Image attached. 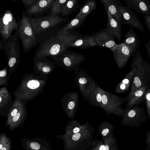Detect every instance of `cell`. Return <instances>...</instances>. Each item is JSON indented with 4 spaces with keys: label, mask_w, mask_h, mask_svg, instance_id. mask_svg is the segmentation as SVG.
I'll list each match as a JSON object with an SVG mask.
<instances>
[{
    "label": "cell",
    "mask_w": 150,
    "mask_h": 150,
    "mask_svg": "<svg viewBox=\"0 0 150 150\" xmlns=\"http://www.w3.org/2000/svg\"><path fill=\"white\" fill-rule=\"evenodd\" d=\"M147 87L144 86L129 92L127 96L128 100L126 105L127 107L139 104L144 101V94Z\"/></svg>",
    "instance_id": "cell-22"
},
{
    "label": "cell",
    "mask_w": 150,
    "mask_h": 150,
    "mask_svg": "<svg viewBox=\"0 0 150 150\" xmlns=\"http://www.w3.org/2000/svg\"><path fill=\"white\" fill-rule=\"evenodd\" d=\"M79 8L78 0H67L62 6L60 13L64 17L73 13Z\"/></svg>",
    "instance_id": "cell-27"
},
{
    "label": "cell",
    "mask_w": 150,
    "mask_h": 150,
    "mask_svg": "<svg viewBox=\"0 0 150 150\" xmlns=\"http://www.w3.org/2000/svg\"><path fill=\"white\" fill-rule=\"evenodd\" d=\"M131 67L132 68L131 71L126 74L123 79L116 86L115 89V91L116 93H123L127 92L129 88L137 67L134 57Z\"/></svg>",
    "instance_id": "cell-15"
},
{
    "label": "cell",
    "mask_w": 150,
    "mask_h": 150,
    "mask_svg": "<svg viewBox=\"0 0 150 150\" xmlns=\"http://www.w3.org/2000/svg\"><path fill=\"white\" fill-rule=\"evenodd\" d=\"M30 147L32 149L34 150H38L40 148V145L36 142H32L31 143L30 145Z\"/></svg>",
    "instance_id": "cell-40"
},
{
    "label": "cell",
    "mask_w": 150,
    "mask_h": 150,
    "mask_svg": "<svg viewBox=\"0 0 150 150\" xmlns=\"http://www.w3.org/2000/svg\"><path fill=\"white\" fill-rule=\"evenodd\" d=\"M18 26L12 13L9 10H6L0 16V35L2 39H8L14 30H17Z\"/></svg>",
    "instance_id": "cell-10"
},
{
    "label": "cell",
    "mask_w": 150,
    "mask_h": 150,
    "mask_svg": "<svg viewBox=\"0 0 150 150\" xmlns=\"http://www.w3.org/2000/svg\"><path fill=\"white\" fill-rule=\"evenodd\" d=\"M81 136V134L77 133L74 134L72 136V139L74 141L80 139Z\"/></svg>",
    "instance_id": "cell-42"
},
{
    "label": "cell",
    "mask_w": 150,
    "mask_h": 150,
    "mask_svg": "<svg viewBox=\"0 0 150 150\" xmlns=\"http://www.w3.org/2000/svg\"><path fill=\"white\" fill-rule=\"evenodd\" d=\"M54 0H38L30 6L27 11L29 14H39L45 12L51 8Z\"/></svg>",
    "instance_id": "cell-21"
},
{
    "label": "cell",
    "mask_w": 150,
    "mask_h": 150,
    "mask_svg": "<svg viewBox=\"0 0 150 150\" xmlns=\"http://www.w3.org/2000/svg\"><path fill=\"white\" fill-rule=\"evenodd\" d=\"M68 49L64 42L52 37L47 40L38 48L34 56L41 58L55 55Z\"/></svg>",
    "instance_id": "cell-8"
},
{
    "label": "cell",
    "mask_w": 150,
    "mask_h": 150,
    "mask_svg": "<svg viewBox=\"0 0 150 150\" xmlns=\"http://www.w3.org/2000/svg\"><path fill=\"white\" fill-rule=\"evenodd\" d=\"M110 49L112 52L114 60L119 69H121L124 67L131 55L123 42L116 44Z\"/></svg>",
    "instance_id": "cell-13"
},
{
    "label": "cell",
    "mask_w": 150,
    "mask_h": 150,
    "mask_svg": "<svg viewBox=\"0 0 150 150\" xmlns=\"http://www.w3.org/2000/svg\"><path fill=\"white\" fill-rule=\"evenodd\" d=\"M122 116L121 124L131 127H141L148 118L144 107L139 104L127 107Z\"/></svg>",
    "instance_id": "cell-7"
},
{
    "label": "cell",
    "mask_w": 150,
    "mask_h": 150,
    "mask_svg": "<svg viewBox=\"0 0 150 150\" xmlns=\"http://www.w3.org/2000/svg\"><path fill=\"white\" fill-rule=\"evenodd\" d=\"M96 44L94 42L93 38L91 35H81L74 42L69 45V48L71 47L81 49H86L94 47Z\"/></svg>",
    "instance_id": "cell-24"
},
{
    "label": "cell",
    "mask_w": 150,
    "mask_h": 150,
    "mask_svg": "<svg viewBox=\"0 0 150 150\" xmlns=\"http://www.w3.org/2000/svg\"><path fill=\"white\" fill-rule=\"evenodd\" d=\"M55 38L64 42L68 47L69 45L74 42L79 37L76 35L70 33L69 31H68L63 32H59Z\"/></svg>",
    "instance_id": "cell-29"
},
{
    "label": "cell",
    "mask_w": 150,
    "mask_h": 150,
    "mask_svg": "<svg viewBox=\"0 0 150 150\" xmlns=\"http://www.w3.org/2000/svg\"><path fill=\"white\" fill-rule=\"evenodd\" d=\"M113 18L120 25L123 22L121 13L118 9L122 6L119 0H100Z\"/></svg>",
    "instance_id": "cell-19"
},
{
    "label": "cell",
    "mask_w": 150,
    "mask_h": 150,
    "mask_svg": "<svg viewBox=\"0 0 150 150\" xmlns=\"http://www.w3.org/2000/svg\"><path fill=\"white\" fill-rule=\"evenodd\" d=\"M9 79L7 65L3 69L0 70V87L2 86H7Z\"/></svg>",
    "instance_id": "cell-35"
},
{
    "label": "cell",
    "mask_w": 150,
    "mask_h": 150,
    "mask_svg": "<svg viewBox=\"0 0 150 150\" xmlns=\"http://www.w3.org/2000/svg\"><path fill=\"white\" fill-rule=\"evenodd\" d=\"M108 17L107 28L110 33L113 35L118 41L121 42V26L112 17L108 10L105 9Z\"/></svg>",
    "instance_id": "cell-23"
},
{
    "label": "cell",
    "mask_w": 150,
    "mask_h": 150,
    "mask_svg": "<svg viewBox=\"0 0 150 150\" xmlns=\"http://www.w3.org/2000/svg\"><path fill=\"white\" fill-rule=\"evenodd\" d=\"M24 101L15 98L13 101V104L9 109L7 116L5 127L7 126L13 117L20 109Z\"/></svg>",
    "instance_id": "cell-28"
},
{
    "label": "cell",
    "mask_w": 150,
    "mask_h": 150,
    "mask_svg": "<svg viewBox=\"0 0 150 150\" xmlns=\"http://www.w3.org/2000/svg\"><path fill=\"white\" fill-rule=\"evenodd\" d=\"M150 83L149 85L145 92L144 97V100L146 102V112L148 118L150 117Z\"/></svg>",
    "instance_id": "cell-36"
},
{
    "label": "cell",
    "mask_w": 150,
    "mask_h": 150,
    "mask_svg": "<svg viewBox=\"0 0 150 150\" xmlns=\"http://www.w3.org/2000/svg\"><path fill=\"white\" fill-rule=\"evenodd\" d=\"M86 17H79L74 18L62 28L59 32H63L72 29H75L81 26L85 21Z\"/></svg>",
    "instance_id": "cell-30"
},
{
    "label": "cell",
    "mask_w": 150,
    "mask_h": 150,
    "mask_svg": "<svg viewBox=\"0 0 150 150\" xmlns=\"http://www.w3.org/2000/svg\"><path fill=\"white\" fill-rule=\"evenodd\" d=\"M80 130L79 128L78 127H76L74 128L73 129V132L75 133H78Z\"/></svg>",
    "instance_id": "cell-45"
},
{
    "label": "cell",
    "mask_w": 150,
    "mask_h": 150,
    "mask_svg": "<svg viewBox=\"0 0 150 150\" xmlns=\"http://www.w3.org/2000/svg\"><path fill=\"white\" fill-rule=\"evenodd\" d=\"M74 73L75 79L78 80L80 84L87 88L89 94L96 87L95 80L82 69L79 68L74 71Z\"/></svg>",
    "instance_id": "cell-18"
},
{
    "label": "cell",
    "mask_w": 150,
    "mask_h": 150,
    "mask_svg": "<svg viewBox=\"0 0 150 150\" xmlns=\"http://www.w3.org/2000/svg\"><path fill=\"white\" fill-rule=\"evenodd\" d=\"M67 0H54L51 8L50 15L56 16L60 13L62 6Z\"/></svg>",
    "instance_id": "cell-34"
},
{
    "label": "cell",
    "mask_w": 150,
    "mask_h": 150,
    "mask_svg": "<svg viewBox=\"0 0 150 150\" xmlns=\"http://www.w3.org/2000/svg\"><path fill=\"white\" fill-rule=\"evenodd\" d=\"M123 43L129 50L131 55L134 57L139 51L141 43L134 30L133 27H132L125 35Z\"/></svg>",
    "instance_id": "cell-16"
},
{
    "label": "cell",
    "mask_w": 150,
    "mask_h": 150,
    "mask_svg": "<svg viewBox=\"0 0 150 150\" xmlns=\"http://www.w3.org/2000/svg\"><path fill=\"white\" fill-rule=\"evenodd\" d=\"M149 1H150V0H148Z\"/></svg>",
    "instance_id": "cell-48"
},
{
    "label": "cell",
    "mask_w": 150,
    "mask_h": 150,
    "mask_svg": "<svg viewBox=\"0 0 150 150\" xmlns=\"http://www.w3.org/2000/svg\"><path fill=\"white\" fill-rule=\"evenodd\" d=\"M33 30L36 34L53 27L57 25L65 22L69 20L58 16L50 15L38 18L28 17Z\"/></svg>",
    "instance_id": "cell-9"
},
{
    "label": "cell",
    "mask_w": 150,
    "mask_h": 150,
    "mask_svg": "<svg viewBox=\"0 0 150 150\" xmlns=\"http://www.w3.org/2000/svg\"><path fill=\"white\" fill-rule=\"evenodd\" d=\"M150 131H149L147 134L146 135V144H148L149 143L150 144Z\"/></svg>",
    "instance_id": "cell-44"
},
{
    "label": "cell",
    "mask_w": 150,
    "mask_h": 150,
    "mask_svg": "<svg viewBox=\"0 0 150 150\" xmlns=\"http://www.w3.org/2000/svg\"><path fill=\"white\" fill-rule=\"evenodd\" d=\"M13 0L14 1H15V2L16 1V0Z\"/></svg>",
    "instance_id": "cell-47"
},
{
    "label": "cell",
    "mask_w": 150,
    "mask_h": 150,
    "mask_svg": "<svg viewBox=\"0 0 150 150\" xmlns=\"http://www.w3.org/2000/svg\"><path fill=\"white\" fill-rule=\"evenodd\" d=\"M134 57L137 67L129 92L144 86L148 87L150 83V64L149 62L143 59L139 51Z\"/></svg>",
    "instance_id": "cell-3"
},
{
    "label": "cell",
    "mask_w": 150,
    "mask_h": 150,
    "mask_svg": "<svg viewBox=\"0 0 150 150\" xmlns=\"http://www.w3.org/2000/svg\"><path fill=\"white\" fill-rule=\"evenodd\" d=\"M144 17L145 20V24L150 33V13L144 14Z\"/></svg>",
    "instance_id": "cell-38"
},
{
    "label": "cell",
    "mask_w": 150,
    "mask_h": 150,
    "mask_svg": "<svg viewBox=\"0 0 150 150\" xmlns=\"http://www.w3.org/2000/svg\"><path fill=\"white\" fill-rule=\"evenodd\" d=\"M19 35L17 30L8 39H1L8 61V76L10 78L17 69L20 62Z\"/></svg>",
    "instance_id": "cell-1"
},
{
    "label": "cell",
    "mask_w": 150,
    "mask_h": 150,
    "mask_svg": "<svg viewBox=\"0 0 150 150\" xmlns=\"http://www.w3.org/2000/svg\"><path fill=\"white\" fill-rule=\"evenodd\" d=\"M12 141L5 133H0V150H11Z\"/></svg>",
    "instance_id": "cell-33"
},
{
    "label": "cell",
    "mask_w": 150,
    "mask_h": 150,
    "mask_svg": "<svg viewBox=\"0 0 150 150\" xmlns=\"http://www.w3.org/2000/svg\"><path fill=\"white\" fill-rule=\"evenodd\" d=\"M97 3L95 0H86L84 4L80 7L79 12L75 18L86 17L96 8Z\"/></svg>",
    "instance_id": "cell-26"
},
{
    "label": "cell",
    "mask_w": 150,
    "mask_h": 150,
    "mask_svg": "<svg viewBox=\"0 0 150 150\" xmlns=\"http://www.w3.org/2000/svg\"><path fill=\"white\" fill-rule=\"evenodd\" d=\"M92 145L93 146L92 150H107L104 143L102 141L95 139L92 142Z\"/></svg>",
    "instance_id": "cell-37"
},
{
    "label": "cell",
    "mask_w": 150,
    "mask_h": 150,
    "mask_svg": "<svg viewBox=\"0 0 150 150\" xmlns=\"http://www.w3.org/2000/svg\"><path fill=\"white\" fill-rule=\"evenodd\" d=\"M38 0H21L23 4L27 6L32 5Z\"/></svg>",
    "instance_id": "cell-39"
},
{
    "label": "cell",
    "mask_w": 150,
    "mask_h": 150,
    "mask_svg": "<svg viewBox=\"0 0 150 150\" xmlns=\"http://www.w3.org/2000/svg\"><path fill=\"white\" fill-rule=\"evenodd\" d=\"M24 52L27 53L37 44L36 34L34 32L31 23L23 10L22 17L18 23L17 30Z\"/></svg>",
    "instance_id": "cell-4"
},
{
    "label": "cell",
    "mask_w": 150,
    "mask_h": 150,
    "mask_svg": "<svg viewBox=\"0 0 150 150\" xmlns=\"http://www.w3.org/2000/svg\"><path fill=\"white\" fill-rule=\"evenodd\" d=\"M91 35L96 45L110 49L116 44L115 37L110 33L107 27Z\"/></svg>",
    "instance_id": "cell-12"
},
{
    "label": "cell",
    "mask_w": 150,
    "mask_h": 150,
    "mask_svg": "<svg viewBox=\"0 0 150 150\" xmlns=\"http://www.w3.org/2000/svg\"><path fill=\"white\" fill-rule=\"evenodd\" d=\"M33 72L42 76H48L56 68L54 62L50 60L47 57H33Z\"/></svg>",
    "instance_id": "cell-11"
},
{
    "label": "cell",
    "mask_w": 150,
    "mask_h": 150,
    "mask_svg": "<svg viewBox=\"0 0 150 150\" xmlns=\"http://www.w3.org/2000/svg\"><path fill=\"white\" fill-rule=\"evenodd\" d=\"M50 57L53 60L57 66L74 71L79 68L81 64L85 59L83 55L67 49Z\"/></svg>",
    "instance_id": "cell-5"
},
{
    "label": "cell",
    "mask_w": 150,
    "mask_h": 150,
    "mask_svg": "<svg viewBox=\"0 0 150 150\" xmlns=\"http://www.w3.org/2000/svg\"><path fill=\"white\" fill-rule=\"evenodd\" d=\"M89 94L92 105L100 108L102 103V96L96 87L91 91Z\"/></svg>",
    "instance_id": "cell-32"
},
{
    "label": "cell",
    "mask_w": 150,
    "mask_h": 150,
    "mask_svg": "<svg viewBox=\"0 0 150 150\" xmlns=\"http://www.w3.org/2000/svg\"><path fill=\"white\" fill-rule=\"evenodd\" d=\"M145 47L146 48V52L149 56L150 58V40L147 43L145 44Z\"/></svg>",
    "instance_id": "cell-41"
},
{
    "label": "cell",
    "mask_w": 150,
    "mask_h": 150,
    "mask_svg": "<svg viewBox=\"0 0 150 150\" xmlns=\"http://www.w3.org/2000/svg\"><path fill=\"white\" fill-rule=\"evenodd\" d=\"M0 50H4L3 44H2L1 42V41H0Z\"/></svg>",
    "instance_id": "cell-46"
},
{
    "label": "cell",
    "mask_w": 150,
    "mask_h": 150,
    "mask_svg": "<svg viewBox=\"0 0 150 150\" xmlns=\"http://www.w3.org/2000/svg\"><path fill=\"white\" fill-rule=\"evenodd\" d=\"M129 8L143 14L150 13V1L148 0H124Z\"/></svg>",
    "instance_id": "cell-20"
},
{
    "label": "cell",
    "mask_w": 150,
    "mask_h": 150,
    "mask_svg": "<svg viewBox=\"0 0 150 150\" xmlns=\"http://www.w3.org/2000/svg\"><path fill=\"white\" fill-rule=\"evenodd\" d=\"M96 86L102 96L100 108L105 111L107 115L113 114L117 116L121 117L125 110V109L122 108L121 105L128 100L127 96L122 98L105 91L96 83Z\"/></svg>",
    "instance_id": "cell-2"
},
{
    "label": "cell",
    "mask_w": 150,
    "mask_h": 150,
    "mask_svg": "<svg viewBox=\"0 0 150 150\" xmlns=\"http://www.w3.org/2000/svg\"><path fill=\"white\" fill-rule=\"evenodd\" d=\"M75 105L73 101H71L68 104V107L69 109H73Z\"/></svg>",
    "instance_id": "cell-43"
},
{
    "label": "cell",
    "mask_w": 150,
    "mask_h": 150,
    "mask_svg": "<svg viewBox=\"0 0 150 150\" xmlns=\"http://www.w3.org/2000/svg\"><path fill=\"white\" fill-rule=\"evenodd\" d=\"M48 77L34 74H26L22 78L19 85L12 94L15 98L21 100L28 90L37 89L42 83L47 80Z\"/></svg>",
    "instance_id": "cell-6"
},
{
    "label": "cell",
    "mask_w": 150,
    "mask_h": 150,
    "mask_svg": "<svg viewBox=\"0 0 150 150\" xmlns=\"http://www.w3.org/2000/svg\"><path fill=\"white\" fill-rule=\"evenodd\" d=\"M97 128H98L99 133L103 138L113 134L115 127L108 122L104 121Z\"/></svg>",
    "instance_id": "cell-31"
},
{
    "label": "cell",
    "mask_w": 150,
    "mask_h": 150,
    "mask_svg": "<svg viewBox=\"0 0 150 150\" xmlns=\"http://www.w3.org/2000/svg\"><path fill=\"white\" fill-rule=\"evenodd\" d=\"M118 9L121 14L122 21L125 24L144 31V26L129 7L122 5L119 7Z\"/></svg>",
    "instance_id": "cell-14"
},
{
    "label": "cell",
    "mask_w": 150,
    "mask_h": 150,
    "mask_svg": "<svg viewBox=\"0 0 150 150\" xmlns=\"http://www.w3.org/2000/svg\"><path fill=\"white\" fill-rule=\"evenodd\" d=\"M13 103L12 96L6 87L0 88V115L7 117Z\"/></svg>",
    "instance_id": "cell-17"
},
{
    "label": "cell",
    "mask_w": 150,
    "mask_h": 150,
    "mask_svg": "<svg viewBox=\"0 0 150 150\" xmlns=\"http://www.w3.org/2000/svg\"><path fill=\"white\" fill-rule=\"evenodd\" d=\"M25 112L23 102L19 110L12 118L8 126L11 131L14 130L23 123L25 117Z\"/></svg>",
    "instance_id": "cell-25"
}]
</instances>
